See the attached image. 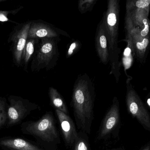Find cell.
Masks as SVG:
<instances>
[{
	"instance_id": "cell-15",
	"label": "cell",
	"mask_w": 150,
	"mask_h": 150,
	"mask_svg": "<svg viewBox=\"0 0 150 150\" xmlns=\"http://www.w3.org/2000/svg\"><path fill=\"white\" fill-rule=\"evenodd\" d=\"M96 2V0H81L78 2V9L81 14L91 9Z\"/></svg>"
},
{
	"instance_id": "cell-7",
	"label": "cell",
	"mask_w": 150,
	"mask_h": 150,
	"mask_svg": "<svg viewBox=\"0 0 150 150\" xmlns=\"http://www.w3.org/2000/svg\"><path fill=\"white\" fill-rule=\"evenodd\" d=\"M129 113L149 131H150V115L144 106L133 95H129L127 101Z\"/></svg>"
},
{
	"instance_id": "cell-11",
	"label": "cell",
	"mask_w": 150,
	"mask_h": 150,
	"mask_svg": "<svg viewBox=\"0 0 150 150\" xmlns=\"http://www.w3.org/2000/svg\"><path fill=\"white\" fill-rule=\"evenodd\" d=\"M0 144L14 150H44L25 140L19 138L1 140Z\"/></svg>"
},
{
	"instance_id": "cell-9",
	"label": "cell",
	"mask_w": 150,
	"mask_h": 150,
	"mask_svg": "<svg viewBox=\"0 0 150 150\" xmlns=\"http://www.w3.org/2000/svg\"><path fill=\"white\" fill-rule=\"evenodd\" d=\"M57 31L49 25L39 21L32 22L28 32V38L41 39L44 38H58Z\"/></svg>"
},
{
	"instance_id": "cell-16",
	"label": "cell",
	"mask_w": 150,
	"mask_h": 150,
	"mask_svg": "<svg viewBox=\"0 0 150 150\" xmlns=\"http://www.w3.org/2000/svg\"><path fill=\"white\" fill-rule=\"evenodd\" d=\"M6 100L0 97V127L4 125L6 120V113L5 111Z\"/></svg>"
},
{
	"instance_id": "cell-3",
	"label": "cell",
	"mask_w": 150,
	"mask_h": 150,
	"mask_svg": "<svg viewBox=\"0 0 150 150\" xmlns=\"http://www.w3.org/2000/svg\"><path fill=\"white\" fill-rule=\"evenodd\" d=\"M54 118L52 113L47 112L39 120L28 124L26 131L45 142L59 143V135Z\"/></svg>"
},
{
	"instance_id": "cell-1",
	"label": "cell",
	"mask_w": 150,
	"mask_h": 150,
	"mask_svg": "<svg viewBox=\"0 0 150 150\" xmlns=\"http://www.w3.org/2000/svg\"><path fill=\"white\" fill-rule=\"evenodd\" d=\"M95 94L91 80L86 74L76 80L72 98V105L79 129L90 134L93 119Z\"/></svg>"
},
{
	"instance_id": "cell-6",
	"label": "cell",
	"mask_w": 150,
	"mask_h": 150,
	"mask_svg": "<svg viewBox=\"0 0 150 150\" xmlns=\"http://www.w3.org/2000/svg\"><path fill=\"white\" fill-rule=\"evenodd\" d=\"M120 120L119 105L114 102L103 119L100 128L98 138L104 139L109 135L116 127Z\"/></svg>"
},
{
	"instance_id": "cell-17",
	"label": "cell",
	"mask_w": 150,
	"mask_h": 150,
	"mask_svg": "<svg viewBox=\"0 0 150 150\" xmlns=\"http://www.w3.org/2000/svg\"><path fill=\"white\" fill-rule=\"evenodd\" d=\"M74 150H89V147L85 140L78 138L75 143Z\"/></svg>"
},
{
	"instance_id": "cell-13",
	"label": "cell",
	"mask_w": 150,
	"mask_h": 150,
	"mask_svg": "<svg viewBox=\"0 0 150 150\" xmlns=\"http://www.w3.org/2000/svg\"><path fill=\"white\" fill-rule=\"evenodd\" d=\"M39 40L40 39L34 38L27 39L23 55V65L25 71H27L29 62L34 54L35 46L38 43Z\"/></svg>"
},
{
	"instance_id": "cell-24",
	"label": "cell",
	"mask_w": 150,
	"mask_h": 150,
	"mask_svg": "<svg viewBox=\"0 0 150 150\" xmlns=\"http://www.w3.org/2000/svg\"><path fill=\"white\" fill-rule=\"evenodd\" d=\"M148 103L149 104V106L150 107V99H149L148 100Z\"/></svg>"
},
{
	"instance_id": "cell-25",
	"label": "cell",
	"mask_w": 150,
	"mask_h": 150,
	"mask_svg": "<svg viewBox=\"0 0 150 150\" xmlns=\"http://www.w3.org/2000/svg\"><path fill=\"white\" fill-rule=\"evenodd\" d=\"M7 0H0V3L4 2L6 1Z\"/></svg>"
},
{
	"instance_id": "cell-4",
	"label": "cell",
	"mask_w": 150,
	"mask_h": 150,
	"mask_svg": "<svg viewBox=\"0 0 150 150\" xmlns=\"http://www.w3.org/2000/svg\"><path fill=\"white\" fill-rule=\"evenodd\" d=\"M32 21L18 23L13 27L9 35L8 43L10 44V51L12 55L14 64L18 68L23 65V55L28 32Z\"/></svg>"
},
{
	"instance_id": "cell-2",
	"label": "cell",
	"mask_w": 150,
	"mask_h": 150,
	"mask_svg": "<svg viewBox=\"0 0 150 150\" xmlns=\"http://www.w3.org/2000/svg\"><path fill=\"white\" fill-rule=\"evenodd\" d=\"M58 38H44L40 39L37 50L33 58L31 69L33 72L54 68L59 56Z\"/></svg>"
},
{
	"instance_id": "cell-14",
	"label": "cell",
	"mask_w": 150,
	"mask_h": 150,
	"mask_svg": "<svg viewBox=\"0 0 150 150\" xmlns=\"http://www.w3.org/2000/svg\"><path fill=\"white\" fill-rule=\"evenodd\" d=\"M23 8V6H20L18 9L12 10H0V22H10V23L17 24L18 23H17L16 22L11 20L8 18V16L9 14H11V15H16L18 12H19L21 9H22Z\"/></svg>"
},
{
	"instance_id": "cell-23",
	"label": "cell",
	"mask_w": 150,
	"mask_h": 150,
	"mask_svg": "<svg viewBox=\"0 0 150 150\" xmlns=\"http://www.w3.org/2000/svg\"><path fill=\"white\" fill-rule=\"evenodd\" d=\"M142 150H150V146L148 145Z\"/></svg>"
},
{
	"instance_id": "cell-18",
	"label": "cell",
	"mask_w": 150,
	"mask_h": 150,
	"mask_svg": "<svg viewBox=\"0 0 150 150\" xmlns=\"http://www.w3.org/2000/svg\"><path fill=\"white\" fill-rule=\"evenodd\" d=\"M79 47V42L78 41H74L70 45L68 50L67 53V58H69L74 53L76 50H78Z\"/></svg>"
},
{
	"instance_id": "cell-19",
	"label": "cell",
	"mask_w": 150,
	"mask_h": 150,
	"mask_svg": "<svg viewBox=\"0 0 150 150\" xmlns=\"http://www.w3.org/2000/svg\"><path fill=\"white\" fill-rule=\"evenodd\" d=\"M150 0H140L137 1L136 5L139 8H144L149 5Z\"/></svg>"
},
{
	"instance_id": "cell-20",
	"label": "cell",
	"mask_w": 150,
	"mask_h": 150,
	"mask_svg": "<svg viewBox=\"0 0 150 150\" xmlns=\"http://www.w3.org/2000/svg\"><path fill=\"white\" fill-rule=\"evenodd\" d=\"M149 40L147 38L144 39L142 42H138L137 44V48L140 50H143L147 47V46L149 45Z\"/></svg>"
},
{
	"instance_id": "cell-8",
	"label": "cell",
	"mask_w": 150,
	"mask_h": 150,
	"mask_svg": "<svg viewBox=\"0 0 150 150\" xmlns=\"http://www.w3.org/2000/svg\"><path fill=\"white\" fill-rule=\"evenodd\" d=\"M10 105L8 109L9 125H12L20 121L27 112L25 100L15 96H10Z\"/></svg>"
},
{
	"instance_id": "cell-21",
	"label": "cell",
	"mask_w": 150,
	"mask_h": 150,
	"mask_svg": "<svg viewBox=\"0 0 150 150\" xmlns=\"http://www.w3.org/2000/svg\"><path fill=\"white\" fill-rule=\"evenodd\" d=\"M143 23L145 25L144 29L141 32V35L142 36H145L149 33V26L147 19H144L143 20Z\"/></svg>"
},
{
	"instance_id": "cell-22",
	"label": "cell",
	"mask_w": 150,
	"mask_h": 150,
	"mask_svg": "<svg viewBox=\"0 0 150 150\" xmlns=\"http://www.w3.org/2000/svg\"><path fill=\"white\" fill-rule=\"evenodd\" d=\"M130 53H131V49L129 48H127L124 51V55L126 56H129L130 55Z\"/></svg>"
},
{
	"instance_id": "cell-26",
	"label": "cell",
	"mask_w": 150,
	"mask_h": 150,
	"mask_svg": "<svg viewBox=\"0 0 150 150\" xmlns=\"http://www.w3.org/2000/svg\"><path fill=\"white\" fill-rule=\"evenodd\" d=\"M120 150V149H115V150Z\"/></svg>"
},
{
	"instance_id": "cell-5",
	"label": "cell",
	"mask_w": 150,
	"mask_h": 150,
	"mask_svg": "<svg viewBox=\"0 0 150 150\" xmlns=\"http://www.w3.org/2000/svg\"><path fill=\"white\" fill-rule=\"evenodd\" d=\"M55 112L66 144L69 146H73L79 138L74 122L68 114L57 109Z\"/></svg>"
},
{
	"instance_id": "cell-10",
	"label": "cell",
	"mask_w": 150,
	"mask_h": 150,
	"mask_svg": "<svg viewBox=\"0 0 150 150\" xmlns=\"http://www.w3.org/2000/svg\"><path fill=\"white\" fill-rule=\"evenodd\" d=\"M95 46L100 61L104 64L107 63L109 53L106 34L103 21L98 25L95 37Z\"/></svg>"
},
{
	"instance_id": "cell-12",
	"label": "cell",
	"mask_w": 150,
	"mask_h": 150,
	"mask_svg": "<svg viewBox=\"0 0 150 150\" xmlns=\"http://www.w3.org/2000/svg\"><path fill=\"white\" fill-rule=\"evenodd\" d=\"M49 96L51 105L55 109H57L68 115L69 114V110L66 103L57 90L53 87H50L49 89Z\"/></svg>"
}]
</instances>
